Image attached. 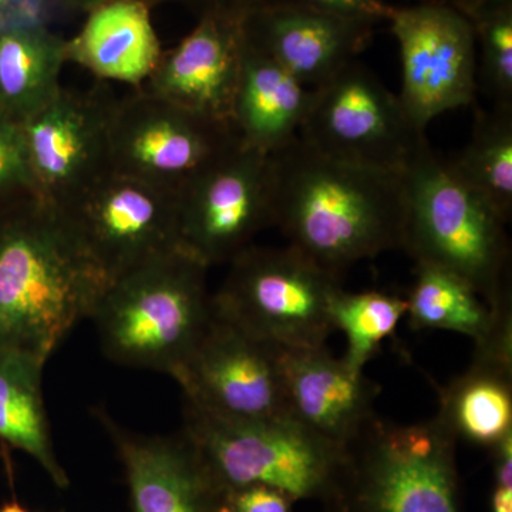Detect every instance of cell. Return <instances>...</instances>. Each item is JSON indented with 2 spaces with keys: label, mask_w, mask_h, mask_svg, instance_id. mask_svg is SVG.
<instances>
[{
  "label": "cell",
  "mask_w": 512,
  "mask_h": 512,
  "mask_svg": "<svg viewBox=\"0 0 512 512\" xmlns=\"http://www.w3.org/2000/svg\"><path fill=\"white\" fill-rule=\"evenodd\" d=\"M269 164L275 227L336 278L363 259L402 249V173L340 160L299 136Z\"/></svg>",
  "instance_id": "6da1fadb"
},
{
  "label": "cell",
  "mask_w": 512,
  "mask_h": 512,
  "mask_svg": "<svg viewBox=\"0 0 512 512\" xmlns=\"http://www.w3.org/2000/svg\"><path fill=\"white\" fill-rule=\"evenodd\" d=\"M110 284L56 205L35 194L0 204V345L47 362Z\"/></svg>",
  "instance_id": "7a4b0ae2"
},
{
  "label": "cell",
  "mask_w": 512,
  "mask_h": 512,
  "mask_svg": "<svg viewBox=\"0 0 512 512\" xmlns=\"http://www.w3.org/2000/svg\"><path fill=\"white\" fill-rule=\"evenodd\" d=\"M402 249L468 282L491 309L511 305L508 222L424 141L403 168Z\"/></svg>",
  "instance_id": "3957f363"
},
{
  "label": "cell",
  "mask_w": 512,
  "mask_h": 512,
  "mask_svg": "<svg viewBox=\"0 0 512 512\" xmlns=\"http://www.w3.org/2000/svg\"><path fill=\"white\" fill-rule=\"evenodd\" d=\"M208 269L177 248L114 279L92 316L106 356L173 377L214 316Z\"/></svg>",
  "instance_id": "277c9868"
},
{
  "label": "cell",
  "mask_w": 512,
  "mask_h": 512,
  "mask_svg": "<svg viewBox=\"0 0 512 512\" xmlns=\"http://www.w3.org/2000/svg\"><path fill=\"white\" fill-rule=\"evenodd\" d=\"M457 440L437 419L376 417L346 448L326 512H461Z\"/></svg>",
  "instance_id": "5b68a950"
},
{
  "label": "cell",
  "mask_w": 512,
  "mask_h": 512,
  "mask_svg": "<svg viewBox=\"0 0 512 512\" xmlns=\"http://www.w3.org/2000/svg\"><path fill=\"white\" fill-rule=\"evenodd\" d=\"M183 433L224 493L262 484L285 491L296 501L323 503L345 461V448L291 419H225L187 400Z\"/></svg>",
  "instance_id": "8992f818"
},
{
  "label": "cell",
  "mask_w": 512,
  "mask_h": 512,
  "mask_svg": "<svg viewBox=\"0 0 512 512\" xmlns=\"http://www.w3.org/2000/svg\"><path fill=\"white\" fill-rule=\"evenodd\" d=\"M228 264L212 295L215 315L278 348L325 346L339 278L292 245H249Z\"/></svg>",
  "instance_id": "52a82bcc"
},
{
  "label": "cell",
  "mask_w": 512,
  "mask_h": 512,
  "mask_svg": "<svg viewBox=\"0 0 512 512\" xmlns=\"http://www.w3.org/2000/svg\"><path fill=\"white\" fill-rule=\"evenodd\" d=\"M238 141L231 124L137 87L114 104L110 168L178 195Z\"/></svg>",
  "instance_id": "ba28073f"
},
{
  "label": "cell",
  "mask_w": 512,
  "mask_h": 512,
  "mask_svg": "<svg viewBox=\"0 0 512 512\" xmlns=\"http://www.w3.org/2000/svg\"><path fill=\"white\" fill-rule=\"evenodd\" d=\"M299 137L329 156L394 173L427 140L399 96L359 60L313 89Z\"/></svg>",
  "instance_id": "9c48e42d"
},
{
  "label": "cell",
  "mask_w": 512,
  "mask_h": 512,
  "mask_svg": "<svg viewBox=\"0 0 512 512\" xmlns=\"http://www.w3.org/2000/svg\"><path fill=\"white\" fill-rule=\"evenodd\" d=\"M387 22L402 59V92L397 96L420 133L440 114L473 103L477 43L466 15L444 0H426L394 6Z\"/></svg>",
  "instance_id": "30bf717a"
},
{
  "label": "cell",
  "mask_w": 512,
  "mask_h": 512,
  "mask_svg": "<svg viewBox=\"0 0 512 512\" xmlns=\"http://www.w3.org/2000/svg\"><path fill=\"white\" fill-rule=\"evenodd\" d=\"M272 225L269 156L241 141L178 194L180 247L208 268L227 264Z\"/></svg>",
  "instance_id": "8fae6325"
},
{
  "label": "cell",
  "mask_w": 512,
  "mask_h": 512,
  "mask_svg": "<svg viewBox=\"0 0 512 512\" xmlns=\"http://www.w3.org/2000/svg\"><path fill=\"white\" fill-rule=\"evenodd\" d=\"M117 97L103 82L60 89L20 123L35 194L62 208L110 173V124Z\"/></svg>",
  "instance_id": "7c38bea8"
},
{
  "label": "cell",
  "mask_w": 512,
  "mask_h": 512,
  "mask_svg": "<svg viewBox=\"0 0 512 512\" xmlns=\"http://www.w3.org/2000/svg\"><path fill=\"white\" fill-rule=\"evenodd\" d=\"M60 210L111 282L181 248L178 195L127 175L110 171Z\"/></svg>",
  "instance_id": "4fadbf2b"
},
{
  "label": "cell",
  "mask_w": 512,
  "mask_h": 512,
  "mask_svg": "<svg viewBox=\"0 0 512 512\" xmlns=\"http://www.w3.org/2000/svg\"><path fill=\"white\" fill-rule=\"evenodd\" d=\"M187 402L225 419H289L278 346L220 318L173 376Z\"/></svg>",
  "instance_id": "5bb4252c"
},
{
  "label": "cell",
  "mask_w": 512,
  "mask_h": 512,
  "mask_svg": "<svg viewBox=\"0 0 512 512\" xmlns=\"http://www.w3.org/2000/svg\"><path fill=\"white\" fill-rule=\"evenodd\" d=\"M242 26L255 49L315 89L357 60L375 25L266 0L245 13Z\"/></svg>",
  "instance_id": "9a60e30c"
},
{
  "label": "cell",
  "mask_w": 512,
  "mask_h": 512,
  "mask_svg": "<svg viewBox=\"0 0 512 512\" xmlns=\"http://www.w3.org/2000/svg\"><path fill=\"white\" fill-rule=\"evenodd\" d=\"M244 15L205 13L174 49L161 55L143 89L177 106L231 124L241 72Z\"/></svg>",
  "instance_id": "2e32d148"
},
{
  "label": "cell",
  "mask_w": 512,
  "mask_h": 512,
  "mask_svg": "<svg viewBox=\"0 0 512 512\" xmlns=\"http://www.w3.org/2000/svg\"><path fill=\"white\" fill-rule=\"evenodd\" d=\"M278 349L289 419L346 450L376 419L379 386L325 346Z\"/></svg>",
  "instance_id": "e0dca14e"
},
{
  "label": "cell",
  "mask_w": 512,
  "mask_h": 512,
  "mask_svg": "<svg viewBox=\"0 0 512 512\" xmlns=\"http://www.w3.org/2000/svg\"><path fill=\"white\" fill-rule=\"evenodd\" d=\"M99 417L126 471L133 512H220L224 491L184 433L138 436Z\"/></svg>",
  "instance_id": "ac0fdd59"
},
{
  "label": "cell",
  "mask_w": 512,
  "mask_h": 512,
  "mask_svg": "<svg viewBox=\"0 0 512 512\" xmlns=\"http://www.w3.org/2000/svg\"><path fill=\"white\" fill-rule=\"evenodd\" d=\"M436 419L457 441L485 448L512 430V319L478 343L470 367L441 390Z\"/></svg>",
  "instance_id": "d6986e66"
},
{
  "label": "cell",
  "mask_w": 512,
  "mask_h": 512,
  "mask_svg": "<svg viewBox=\"0 0 512 512\" xmlns=\"http://www.w3.org/2000/svg\"><path fill=\"white\" fill-rule=\"evenodd\" d=\"M313 89L245 39L231 126L244 146L271 154L299 136Z\"/></svg>",
  "instance_id": "ffe728a7"
},
{
  "label": "cell",
  "mask_w": 512,
  "mask_h": 512,
  "mask_svg": "<svg viewBox=\"0 0 512 512\" xmlns=\"http://www.w3.org/2000/svg\"><path fill=\"white\" fill-rule=\"evenodd\" d=\"M86 15L80 32L67 40V62L100 80L143 86L163 55L146 0H107Z\"/></svg>",
  "instance_id": "44dd1931"
},
{
  "label": "cell",
  "mask_w": 512,
  "mask_h": 512,
  "mask_svg": "<svg viewBox=\"0 0 512 512\" xmlns=\"http://www.w3.org/2000/svg\"><path fill=\"white\" fill-rule=\"evenodd\" d=\"M67 40L47 23L0 29V109L23 123L62 89Z\"/></svg>",
  "instance_id": "7402d4cb"
},
{
  "label": "cell",
  "mask_w": 512,
  "mask_h": 512,
  "mask_svg": "<svg viewBox=\"0 0 512 512\" xmlns=\"http://www.w3.org/2000/svg\"><path fill=\"white\" fill-rule=\"evenodd\" d=\"M45 360L0 345V441L23 451L46 471L59 488L70 484L57 460L42 377Z\"/></svg>",
  "instance_id": "603a6c76"
},
{
  "label": "cell",
  "mask_w": 512,
  "mask_h": 512,
  "mask_svg": "<svg viewBox=\"0 0 512 512\" xmlns=\"http://www.w3.org/2000/svg\"><path fill=\"white\" fill-rule=\"evenodd\" d=\"M406 302V316L414 330H450L468 336L476 345L490 338L501 316L512 311V303L494 311L460 276L429 264H416Z\"/></svg>",
  "instance_id": "cb8c5ba5"
},
{
  "label": "cell",
  "mask_w": 512,
  "mask_h": 512,
  "mask_svg": "<svg viewBox=\"0 0 512 512\" xmlns=\"http://www.w3.org/2000/svg\"><path fill=\"white\" fill-rule=\"evenodd\" d=\"M448 167L505 221L512 217V107L478 110L466 147Z\"/></svg>",
  "instance_id": "d4e9b609"
},
{
  "label": "cell",
  "mask_w": 512,
  "mask_h": 512,
  "mask_svg": "<svg viewBox=\"0 0 512 512\" xmlns=\"http://www.w3.org/2000/svg\"><path fill=\"white\" fill-rule=\"evenodd\" d=\"M406 298L380 291L345 292L342 288L330 302L333 330H342L348 339L343 357L355 372H363L376 355L380 343L396 330L406 316Z\"/></svg>",
  "instance_id": "484cf974"
},
{
  "label": "cell",
  "mask_w": 512,
  "mask_h": 512,
  "mask_svg": "<svg viewBox=\"0 0 512 512\" xmlns=\"http://www.w3.org/2000/svg\"><path fill=\"white\" fill-rule=\"evenodd\" d=\"M476 33L477 84L493 107H512V0L466 13Z\"/></svg>",
  "instance_id": "4316f807"
},
{
  "label": "cell",
  "mask_w": 512,
  "mask_h": 512,
  "mask_svg": "<svg viewBox=\"0 0 512 512\" xmlns=\"http://www.w3.org/2000/svg\"><path fill=\"white\" fill-rule=\"evenodd\" d=\"M30 194H35V187L20 124L0 109V204Z\"/></svg>",
  "instance_id": "83f0119b"
},
{
  "label": "cell",
  "mask_w": 512,
  "mask_h": 512,
  "mask_svg": "<svg viewBox=\"0 0 512 512\" xmlns=\"http://www.w3.org/2000/svg\"><path fill=\"white\" fill-rule=\"evenodd\" d=\"M296 500L269 485L232 488L222 495L220 512H295Z\"/></svg>",
  "instance_id": "f1b7e54d"
},
{
  "label": "cell",
  "mask_w": 512,
  "mask_h": 512,
  "mask_svg": "<svg viewBox=\"0 0 512 512\" xmlns=\"http://www.w3.org/2000/svg\"><path fill=\"white\" fill-rule=\"evenodd\" d=\"M274 2L293 3V5L305 6V8L319 10L339 18L360 20L372 25L387 22L394 8L386 0H274Z\"/></svg>",
  "instance_id": "f546056e"
},
{
  "label": "cell",
  "mask_w": 512,
  "mask_h": 512,
  "mask_svg": "<svg viewBox=\"0 0 512 512\" xmlns=\"http://www.w3.org/2000/svg\"><path fill=\"white\" fill-rule=\"evenodd\" d=\"M45 0H0V29L29 23H49Z\"/></svg>",
  "instance_id": "4dcf8cb0"
},
{
  "label": "cell",
  "mask_w": 512,
  "mask_h": 512,
  "mask_svg": "<svg viewBox=\"0 0 512 512\" xmlns=\"http://www.w3.org/2000/svg\"><path fill=\"white\" fill-rule=\"evenodd\" d=\"M493 463L494 485L512 487V430L488 448Z\"/></svg>",
  "instance_id": "1f68e13d"
},
{
  "label": "cell",
  "mask_w": 512,
  "mask_h": 512,
  "mask_svg": "<svg viewBox=\"0 0 512 512\" xmlns=\"http://www.w3.org/2000/svg\"><path fill=\"white\" fill-rule=\"evenodd\" d=\"M198 9L201 15L205 13H229V15H245L264 0H187Z\"/></svg>",
  "instance_id": "d6a6232c"
},
{
  "label": "cell",
  "mask_w": 512,
  "mask_h": 512,
  "mask_svg": "<svg viewBox=\"0 0 512 512\" xmlns=\"http://www.w3.org/2000/svg\"><path fill=\"white\" fill-rule=\"evenodd\" d=\"M50 15L55 12H90L107 0H45Z\"/></svg>",
  "instance_id": "836d02e7"
},
{
  "label": "cell",
  "mask_w": 512,
  "mask_h": 512,
  "mask_svg": "<svg viewBox=\"0 0 512 512\" xmlns=\"http://www.w3.org/2000/svg\"><path fill=\"white\" fill-rule=\"evenodd\" d=\"M491 512H512V487L494 485L490 497Z\"/></svg>",
  "instance_id": "e575fe53"
},
{
  "label": "cell",
  "mask_w": 512,
  "mask_h": 512,
  "mask_svg": "<svg viewBox=\"0 0 512 512\" xmlns=\"http://www.w3.org/2000/svg\"><path fill=\"white\" fill-rule=\"evenodd\" d=\"M444 2L450 3L454 8L460 10L463 15H466V13L471 12V10L483 8V6L495 5V3L511 2V0H444Z\"/></svg>",
  "instance_id": "d590c367"
},
{
  "label": "cell",
  "mask_w": 512,
  "mask_h": 512,
  "mask_svg": "<svg viewBox=\"0 0 512 512\" xmlns=\"http://www.w3.org/2000/svg\"><path fill=\"white\" fill-rule=\"evenodd\" d=\"M0 512H30L28 508L23 507V505H20L19 503H16V501H13V503H8L3 505V507H0Z\"/></svg>",
  "instance_id": "8d00e7d4"
}]
</instances>
